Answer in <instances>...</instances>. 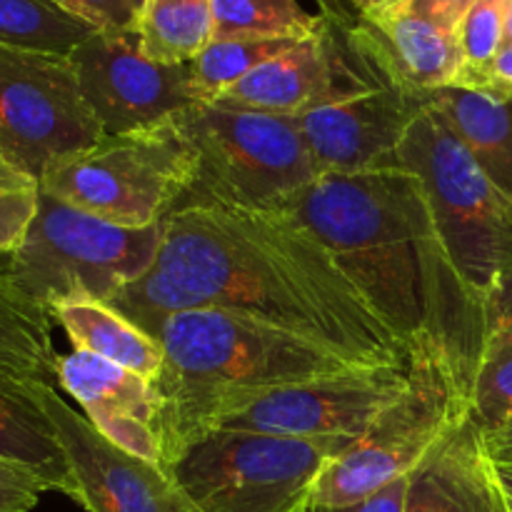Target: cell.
I'll list each match as a JSON object with an SVG mask.
<instances>
[{"instance_id":"27","label":"cell","mask_w":512,"mask_h":512,"mask_svg":"<svg viewBox=\"0 0 512 512\" xmlns=\"http://www.w3.org/2000/svg\"><path fill=\"white\" fill-rule=\"evenodd\" d=\"M505 8H508V0H480L460 20L455 38L463 55V68L453 85L475 78L498 58L505 45Z\"/></svg>"},{"instance_id":"13","label":"cell","mask_w":512,"mask_h":512,"mask_svg":"<svg viewBox=\"0 0 512 512\" xmlns=\"http://www.w3.org/2000/svg\"><path fill=\"white\" fill-rule=\"evenodd\" d=\"M70 468V493L85 512H195L170 470L125 453L70 408L55 385H38Z\"/></svg>"},{"instance_id":"9","label":"cell","mask_w":512,"mask_h":512,"mask_svg":"<svg viewBox=\"0 0 512 512\" xmlns=\"http://www.w3.org/2000/svg\"><path fill=\"white\" fill-rule=\"evenodd\" d=\"M353 443L215 430L168 470L195 512H298L320 473Z\"/></svg>"},{"instance_id":"31","label":"cell","mask_w":512,"mask_h":512,"mask_svg":"<svg viewBox=\"0 0 512 512\" xmlns=\"http://www.w3.org/2000/svg\"><path fill=\"white\" fill-rule=\"evenodd\" d=\"M53 3L98 33H128L135 28L140 10L135 0H53Z\"/></svg>"},{"instance_id":"36","label":"cell","mask_w":512,"mask_h":512,"mask_svg":"<svg viewBox=\"0 0 512 512\" xmlns=\"http://www.w3.org/2000/svg\"><path fill=\"white\" fill-rule=\"evenodd\" d=\"M483 448L488 453L490 463L510 465L512 468V425L503 430H493V433H483Z\"/></svg>"},{"instance_id":"35","label":"cell","mask_w":512,"mask_h":512,"mask_svg":"<svg viewBox=\"0 0 512 512\" xmlns=\"http://www.w3.org/2000/svg\"><path fill=\"white\" fill-rule=\"evenodd\" d=\"M408 478H400L395 483L385 485L383 490L373 493L370 498L360 500V503L348 505V508H335V510H323V512H403L405 508V495H408Z\"/></svg>"},{"instance_id":"34","label":"cell","mask_w":512,"mask_h":512,"mask_svg":"<svg viewBox=\"0 0 512 512\" xmlns=\"http://www.w3.org/2000/svg\"><path fill=\"white\" fill-rule=\"evenodd\" d=\"M455 88L478 90V93L493 95L498 100H512V45H503V50L490 63L488 70L465 80V83L455 85Z\"/></svg>"},{"instance_id":"17","label":"cell","mask_w":512,"mask_h":512,"mask_svg":"<svg viewBox=\"0 0 512 512\" xmlns=\"http://www.w3.org/2000/svg\"><path fill=\"white\" fill-rule=\"evenodd\" d=\"M55 383L78 400L90 425L110 443L165 468L155 383L85 350L58 355Z\"/></svg>"},{"instance_id":"40","label":"cell","mask_w":512,"mask_h":512,"mask_svg":"<svg viewBox=\"0 0 512 512\" xmlns=\"http://www.w3.org/2000/svg\"><path fill=\"white\" fill-rule=\"evenodd\" d=\"M10 255H13V253H0V273H8Z\"/></svg>"},{"instance_id":"2","label":"cell","mask_w":512,"mask_h":512,"mask_svg":"<svg viewBox=\"0 0 512 512\" xmlns=\"http://www.w3.org/2000/svg\"><path fill=\"white\" fill-rule=\"evenodd\" d=\"M295 215L403 343H435L468 395L483 365L485 308L455 268L423 183L400 165L318 175Z\"/></svg>"},{"instance_id":"5","label":"cell","mask_w":512,"mask_h":512,"mask_svg":"<svg viewBox=\"0 0 512 512\" xmlns=\"http://www.w3.org/2000/svg\"><path fill=\"white\" fill-rule=\"evenodd\" d=\"M468 415L470 395L450 360L435 343H418L408 390L320 473L310 500L323 510L348 508L408 478Z\"/></svg>"},{"instance_id":"10","label":"cell","mask_w":512,"mask_h":512,"mask_svg":"<svg viewBox=\"0 0 512 512\" xmlns=\"http://www.w3.org/2000/svg\"><path fill=\"white\" fill-rule=\"evenodd\" d=\"M103 135L70 58L0 45V158L40 180Z\"/></svg>"},{"instance_id":"1","label":"cell","mask_w":512,"mask_h":512,"mask_svg":"<svg viewBox=\"0 0 512 512\" xmlns=\"http://www.w3.org/2000/svg\"><path fill=\"white\" fill-rule=\"evenodd\" d=\"M110 305L148 333L170 313L218 308L278 325L355 363L413 360V348L285 210L180 200L163 218L155 263Z\"/></svg>"},{"instance_id":"28","label":"cell","mask_w":512,"mask_h":512,"mask_svg":"<svg viewBox=\"0 0 512 512\" xmlns=\"http://www.w3.org/2000/svg\"><path fill=\"white\" fill-rule=\"evenodd\" d=\"M40 200V180L0 158V253L23 243Z\"/></svg>"},{"instance_id":"16","label":"cell","mask_w":512,"mask_h":512,"mask_svg":"<svg viewBox=\"0 0 512 512\" xmlns=\"http://www.w3.org/2000/svg\"><path fill=\"white\" fill-rule=\"evenodd\" d=\"M323 13L340 20L353 53L380 83L430 93L453 85L463 68L455 33L390 0L365 15H350L335 5H323Z\"/></svg>"},{"instance_id":"26","label":"cell","mask_w":512,"mask_h":512,"mask_svg":"<svg viewBox=\"0 0 512 512\" xmlns=\"http://www.w3.org/2000/svg\"><path fill=\"white\" fill-rule=\"evenodd\" d=\"M303 40V38H300ZM298 40H250V38H228L218 40L203 50L195 60H190V80L198 103H215L233 85H238L245 75L253 73L258 65L268 63L270 58L283 50L293 48Z\"/></svg>"},{"instance_id":"33","label":"cell","mask_w":512,"mask_h":512,"mask_svg":"<svg viewBox=\"0 0 512 512\" xmlns=\"http://www.w3.org/2000/svg\"><path fill=\"white\" fill-rule=\"evenodd\" d=\"M390 3L400 5V8L430 20V23L448 30V33H455L460 20H463L465 15H468V10L473 8V5H478L480 0H390Z\"/></svg>"},{"instance_id":"22","label":"cell","mask_w":512,"mask_h":512,"mask_svg":"<svg viewBox=\"0 0 512 512\" xmlns=\"http://www.w3.org/2000/svg\"><path fill=\"white\" fill-rule=\"evenodd\" d=\"M53 318L0 273V378L55 383Z\"/></svg>"},{"instance_id":"41","label":"cell","mask_w":512,"mask_h":512,"mask_svg":"<svg viewBox=\"0 0 512 512\" xmlns=\"http://www.w3.org/2000/svg\"><path fill=\"white\" fill-rule=\"evenodd\" d=\"M298 512H323V510H320L318 505H313V500H308V503H305L303 508H300Z\"/></svg>"},{"instance_id":"14","label":"cell","mask_w":512,"mask_h":512,"mask_svg":"<svg viewBox=\"0 0 512 512\" xmlns=\"http://www.w3.org/2000/svg\"><path fill=\"white\" fill-rule=\"evenodd\" d=\"M320 18L318 33L258 65L215 103L298 118L375 88L380 80L353 53L340 20L330 13Z\"/></svg>"},{"instance_id":"7","label":"cell","mask_w":512,"mask_h":512,"mask_svg":"<svg viewBox=\"0 0 512 512\" xmlns=\"http://www.w3.org/2000/svg\"><path fill=\"white\" fill-rule=\"evenodd\" d=\"M198 178L193 145L175 120L103 135L88 150L45 170L40 190L123 228H150L190 193Z\"/></svg>"},{"instance_id":"4","label":"cell","mask_w":512,"mask_h":512,"mask_svg":"<svg viewBox=\"0 0 512 512\" xmlns=\"http://www.w3.org/2000/svg\"><path fill=\"white\" fill-rule=\"evenodd\" d=\"M163 223L123 228L40 190L38 213L10 255L8 278L45 310L103 300L143 278L158 258Z\"/></svg>"},{"instance_id":"23","label":"cell","mask_w":512,"mask_h":512,"mask_svg":"<svg viewBox=\"0 0 512 512\" xmlns=\"http://www.w3.org/2000/svg\"><path fill=\"white\" fill-rule=\"evenodd\" d=\"M133 33L150 60L188 65L215 38L213 0H143Z\"/></svg>"},{"instance_id":"20","label":"cell","mask_w":512,"mask_h":512,"mask_svg":"<svg viewBox=\"0 0 512 512\" xmlns=\"http://www.w3.org/2000/svg\"><path fill=\"white\" fill-rule=\"evenodd\" d=\"M53 323L65 330L73 350H85L108 363L155 383L165 353L155 335L103 300H75L50 310Z\"/></svg>"},{"instance_id":"15","label":"cell","mask_w":512,"mask_h":512,"mask_svg":"<svg viewBox=\"0 0 512 512\" xmlns=\"http://www.w3.org/2000/svg\"><path fill=\"white\" fill-rule=\"evenodd\" d=\"M428 108V93L378 83L365 93L298 115L300 135L320 175L365 173L395 165L410 125Z\"/></svg>"},{"instance_id":"6","label":"cell","mask_w":512,"mask_h":512,"mask_svg":"<svg viewBox=\"0 0 512 512\" xmlns=\"http://www.w3.org/2000/svg\"><path fill=\"white\" fill-rule=\"evenodd\" d=\"M173 120L198 158V178L183 200L285 210L320 175L288 115L193 103Z\"/></svg>"},{"instance_id":"30","label":"cell","mask_w":512,"mask_h":512,"mask_svg":"<svg viewBox=\"0 0 512 512\" xmlns=\"http://www.w3.org/2000/svg\"><path fill=\"white\" fill-rule=\"evenodd\" d=\"M483 363L512 353V263L495 275L485 295Z\"/></svg>"},{"instance_id":"11","label":"cell","mask_w":512,"mask_h":512,"mask_svg":"<svg viewBox=\"0 0 512 512\" xmlns=\"http://www.w3.org/2000/svg\"><path fill=\"white\" fill-rule=\"evenodd\" d=\"M410 363L353 365L340 373L278 388L230 415L218 430L358 440L408 390Z\"/></svg>"},{"instance_id":"8","label":"cell","mask_w":512,"mask_h":512,"mask_svg":"<svg viewBox=\"0 0 512 512\" xmlns=\"http://www.w3.org/2000/svg\"><path fill=\"white\" fill-rule=\"evenodd\" d=\"M395 165L423 183L455 268L485 303L495 275L512 263V200L430 108L413 120Z\"/></svg>"},{"instance_id":"42","label":"cell","mask_w":512,"mask_h":512,"mask_svg":"<svg viewBox=\"0 0 512 512\" xmlns=\"http://www.w3.org/2000/svg\"><path fill=\"white\" fill-rule=\"evenodd\" d=\"M505 500H508V498H505ZM508 512H512V503H510V500H508Z\"/></svg>"},{"instance_id":"29","label":"cell","mask_w":512,"mask_h":512,"mask_svg":"<svg viewBox=\"0 0 512 512\" xmlns=\"http://www.w3.org/2000/svg\"><path fill=\"white\" fill-rule=\"evenodd\" d=\"M470 418L483 433L512 425V353L480 365L470 395Z\"/></svg>"},{"instance_id":"43","label":"cell","mask_w":512,"mask_h":512,"mask_svg":"<svg viewBox=\"0 0 512 512\" xmlns=\"http://www.w3.org/2000/svg\"><path fill=\"white\" fill-rule=\"evenodd\" d=\"M135 3H138V8H140V5H143V0H135Z\"/></svg>"},{"instance_id":"12","label":"cell","mask_w":512,"mask_h":512,"mask_svg":"<svg viewBox=\"0 0 512 512\" xmlns=\"http://www.w3.org/2000/svg\"><path fill=\"white\" fill-rule=\"evenodd\" d=\"M70 63L105 135L153 128L198 103L188 65L150 60L133 30L93 33L70 53Z\"/></svg>"},{"instance_id":"38","label":"cell","mask_w":512,"mask_h":512,"mask_svg":"<svg viewBox=\"0 0 512 512\" xmlns=\"http://www.w3.org/2000/svg\"><path fill=\"white\" fill-rule=\"evenodd\" d=\"M493 473H495V480H498L500 490H503V495L512 503V468L510 465H495L493 463Z\"/></svg>"},{"instance_id":"19","label":"cell","mask_w":512,"mask_h":512,"mask_svg":"<svg viewBox=\"0 0 512 512\" xmlns=\"http://www.w3.org/2000/svg\"><path fill=\"white\" fill-rule=\"evenodd\" d=\"M428 108L453 130L490 183L512 200V100L448 85L430 90Z\"/></svg>"},{"instance_id":"21","label":"cell","mask_w":512,"mask_h":512,"mask_svg":"<svg viewBox=\"0 0 512 512\" xmlns=\"http://www.w3.org/2000/svg\"><path fill=\"white\" fill-rule=\"evenodd\" d=\"M38 385V380L0 378V458L35 470L48 490L68 495V460L40 403Z\"/></svg>"},{"instance_id":"24","label":"cell","mask_w":512,"mask_h":512,"mask_svg":"<svg viewBox=\"0 0 512 512\" xmlns=\"http://www.w3.org/2000/svg\"><path fill=\"white\" fill-rule=\"evenodd\" d=\"M98 33L53 0H0V45L70 58L80 43Z\"/></svg>"},{"instance_id":"3","label":"cell","mask_w":512,"mask_h":512,"mask_svg":"<svg viewBox=\"0 0 512 512\" xmlns=\"http://www.w3.org/2000/svg\"><path fill=\"white\" fill-rule=\"evenodd\" d=\"M150 335L165 353L155 380L165 468L273 390L365 365L233 310L170 313Z\"/></svg>"},{"instance_id":"32","label":"cell","mask_w":512,"mask_h":512,"mask_svg":"<svg viewBox=\"0 0 512 512\" xmlns=\"http://www.w3.org/2000/svg\"><path fill=\"white\" fill-rule=\"evenodd\" d=\"M48 490L35 470L0 458V512H30Z\"/></svg>"},{"instance_id":"18","label":"cell","mask_w":512,"mask_h":512,"mask_svg":"<svg viewBox=\"0 0 512 512\" xmlns=\"http://www.w3.org/2000/svg\"><path fill=\"white\" fill-rule=\"evenodd\" d=\"M403 512H508L483 433L470 415L410 475Z\"/></svg>"},{"instance_id":"25","label":"cell","mask_w":512,"mask_h":512,"mask_svg":"<svg viewBox=\"0 0 512 512\" xmlns=\"http://www.w3.org/2000/svg\"><path fill=\"white\" fill-rule=\"evenodd\" d=\"M215 38L300 40L318 33L323 18L298 0H213Z\"/></svg>"},{"instance_id":"37","label":"cell","mask_w":512,"mask_h":512,"mask_svg":"<svg viewBox=\"0 0 512 512\" xmlns=\"http://www.w3.org/2000/svg\"><path fill=\"white\" fill-rule=\"evenodd\" d=\"M385 3L388 0H320V5H338V8H343L350 15L373 13V10L383 8Z\"/></svg>"},{"instance_id":"39","label":"cell","mask_w":512,"mask_h":512,"mask_svg":"<svg viewBox=\"0 0 512 512\" xmlns=\"http://www.w3.org/2000/svg\"><path fill=\"white\" fill-rule=\"evenodd\" d=\"M505 45H512V0H508L505 8Z\"/></svg>"}]
</instances>
